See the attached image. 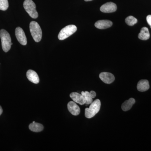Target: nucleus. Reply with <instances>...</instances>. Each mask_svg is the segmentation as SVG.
I'll use <instances>...</instances> for the list:
<instances>
[{
	"label": "nucleus",
	"instance_id": "7",
	"mask_svg": "<svg viewBox=\"0 0 151 151\" xmlns=\"http://www.w3.org/2000/svg\"><path fill=\"white\" fill-rule=\"evenodd\" d=\"M117 8L116 4L113 2H108L101 6L100 10L103 13H109L116 12Z\"/></svg>",
	"mask_w": 151,
	"mask_h": 151
},
{
	"label": "nucleus",
	"instance_id": "17",
	"mask_svg": "<svg viewBox=\"0 0 151 151\" xmlns=\"http://www.w3.org/2000/svg\"><path fill=\"white\" fill-rule=\"evenodd\" d=\"M81 94L83 95L85 100V104L86 106L88 105L91 104L93 102V98L90 96L89 92L87 91L85 92H81Z\"/></svg>",
	"mask_w": 151,
	"mask_h": 151
},
{
	"label": "nucleus",
	"instance_id": "23",
	"mask_svg": "<svg viewBox=\"0 0 151 151\" xmlns=\"http://www.w3.org/2000/svg\"><path fill=\"white\" fill-rule=\"evenodd\" d=\"M85 1H92V0H84Z\"/></svg>",
	"mask_w": 151,
	"mask_h": 151
},
{
	"label": "nucleus",
	"instance_id": "6",
	"mask_svg": "<svg viewBox=\"0 0 151 151\" xmlns=\"http://www.w3.org/2000/svg\"><path fill=\"white\" fill-rule=\"evenodd\" d=\"M15 35L17 39L21 44L23 45H26L27 39L24 31L22 28L18 27L16 29Z\"/></svg>",
	"mask_w": 151,
	"mask_h": 151
},
{
	"label": "nucleus",
	"instance_id": "15",
	"mask_svg": "<svg viewBox=\"0 0 151 151\" xmlns=\"http://www.w3.org/2000/svg\"><path fill=\"white\" fill-rule=\"evenodd\" d=\"M135 100L133 98H130L129 100H126L122 105V110L124 111H129L135 104Z\"/></svg>",
	"mask_w": 151,
	"mask_h": 151
},
{
	"label": "nucleus",
	"instance_id": "21",
	"mask_svg": "<svg viewBox=\"0 0 151 151\" xmlns=\"http://www.w3.org/2000/svg\"><path fill=\"white\" fill-rule=\"evenodd\" d=\"M89 94H90V96H91V97H92V98H95V97H96V92H94V91H91V92H89Z\"/></svg>",
	"mask_w": 151,
	"mask_h": 151
},
{
	"label": "nucleus",
	"instance_id": "11",
	"mask_svg": "<svg viewBox=\"0 0 151 151\" xmlns=\"http://www.w3.org/2000/svg\"><path fill=\"white\" fill-rule=\"evenodd\" d=\"M70 97L76 103H78L80 105L85 104V100L84 97L81 94L77 92H72L70 94Z\"/></svg>",
	"mask_w": 151,
	"mask_h": 151
},
{
	"label": "nucleus",
	"instance_id": "12",
	"mask_svg": "<svg viewBox=\"0 0 151 151\" xmlns=\"http://www.w3.org/2000/svg\"><path fill=\"white\" fill-rule=\"evenodd\" d=\"M27 77L31 82L37 84L40 81V78L37 73L34 70H29L27 72Z\"/></svg>",
	"mask_w": 151,
	"mask_h": 151
},
{
	"label": "nucleus",
	"instance_id": "8",
	"mask_svg": "<svg viewBox=\"0 0 151 151\" xmlns=\"http://www.w3.org/2000/svg\"><path fill=\"white\" fill-rule=\"evenodd\" d=\"M99 76L101 80L106 84H111L115 80L114 76L108 72H102L100 73Z\"/></svg>",
	"mask_w": 151,
	"mask_h": 151
},
{
	"label": "nucleus",
	"instance_id": "20",
	"mask_svg": "<svg viewBox=\"0 0 151 151\" xmlns=\"http://www.w3.org/2000/svg\"><path fill=\"white\" fill-rule=\"evenodd\" d=\"M147 21L148 24L150 26L151 28V15H149L147 16Z\"/></svg>",
	"mask_w": 151,
	"mask_h": 151
},
{
	"label": "nucleus",
	"instance_id": "1",
	"mask_svg": "<svg viewBox=\"0 0 151 151\" xmlns=\"http://www.w3.org/2000/svg\"><path fill=\"white\" fill-rule=\"evenodd\" d=\"M0 37L3 50L5 52H8L10 50L11 46L13 45L9 34L6 30L1 29L0 31Z\"/></svg>",
	"mask_w": 151,
	"mask_h": 151
},
{
	"label": "nucleus",
	"instance_id": "16",
	"mask_svg": "<svg viewBox=\"0 0 151 151\" xmlns=\"http://www.w3.org/2000/svg\"><path fill=\"white\" fill-rule=\"evenodd\" d=\"M44 127L42 124L35 123L33 122L29 125V129L31 131L35 132H41L43 129Z\"/></svg>",
	"mask_w": 151,
	"mask_h": 151
},
{
	"label": "nucleus",
	"instance_id": "19",
	"mask_svg": "<svg viewBox=\"0 0 151 151\" xmlns=\"http://www.w3.org/2000/svg\"><path fill=\"white\" fill-rule=\"evenodd\" d=\"M9 2L8 0H0V10L6 11L9 7Z\"/></svg>",
	"mask_w": 151,
	"mask_h": 151
},
{
	"label": "nucleus",
	"instance_id": "2",
	"mask_svg": "<svg viewBox=\"0 0 151 151\" xmlns=\"http://www.w3.org/2000/svg\"><path fill=\"white\" fill-rule=\"evenodd\" d=\"M101 107V102L100 100L97 99L92 102L89 108L85 110V116L87 119H91L94 117L100 111Z\"/></svg>",
	"mask_w": 151,
	"mask_h": 151
},
{
	"label": "nucleus",
	"instance_id": "9",
	"mask_svg": "<svg viewBox=\"0 0 151 151\" xmlns=\"http://www.w3.org/2000/svg\"><path fill=\"white\" fill-rule=\"evenodd\" d=\"M68 109L72 115L73 116H78L80 113V109L74 101H70L67 105Z\"/></svg>",
	"mask_w": 151,
	"mask_h": 151
},
{
	"label": "nucleus",
	"instance_id": "4",
	"mask_svg": "<svg viewBox=\"0 0 151 151\" xmlns=\"http://www.w3.org/2000/svg\"><path fill=\"white\" fill-rule=\"evenodd\" d=\"M24 7L32 18L36 19L38 17V14L36 9V5L32 0H25L23 4Z\"/></svg>",
	"mask_w": 151,
	"mask_h": 151
},
{
	"label": "nucleus",
	"instance_id": "5",
	"mask_svg": "<svg viewBox=\"0 0 151 151\" xmlns=\"http://www.w3.org/2000/svg\"><path fill=\"white\" fill-rule=\"evenodd\" d=\"M77 30V27L74 25H69L63 28L60 32L58 35L59 40H64L73 35Z\"/></svg>",
	"mask_w": 151,
	"mask_h": 151
},
{
	"label": "nucleus",
	"instance_id": "13",
	"mask_svg": "<svg viewBox=\"0 0 151 151\" xmlns=\"http://www.w3.org/2000/svg\"><path fill=\"white\" fill-rule=\"evenodd\" d=\"M137 88L138 91L143 92L147 91L150 88V84L148 81L143 79L139 81L138 83Z\"/></svg>",
	"mask_w": 151,
	"mask_h": 151
},
{
	"label": "nucleus",
	"instance_id": "10",
	"mask_svg": "<svg viewBox=\"0 0 151 151\" xmlns=\"http://www.w3.org/2000/svg\"><path fill=\"white\" fill-rule=\"evenodd\" d=\"M113 25V22L108 20H102L97 21L95 23V27L99 29H106L111 27Z\"/></svg>",
	"mask_w": 151,
	"mask_h": 151
},
{
	"label": "nucleus",
	"instance_id": "14",
	"mask_svg": "<svg viewBox=\"0 0 151 151\" xmlns=\"http://www.w3.org/2000/svg\"><path fill=\"white\" fill-rule=\"evenodd\" d=\"M138 37L142 40H147L150 37V34L148 28L144 27L141 29L140 32L139 33Z\"/></svg>",
	"mask_w": 151,
	"mask_h": 151
},
{
	"label": "nucleus",
	"instance_id": "22",
	"mask_svg": "<svg viewBox=\"0 0 151 151\" xmlns=\"http://www.w3.org/2000/svg\"><path fill=\"white\" fill-rule=\"evenodd\" d=\"M3 113V109L1 106H0V116L1 115L2 113Z\"/></svg>",
	"mask_w": 151,
	"mask_h": 151
},
{
	"label": "nucleus",
	"instance_id": "18",
	"mask_svg": "<svg viewBox=\"0 0 151 151\" xmlns=\"http://www.w3.org/2000/svg\"><path fill=\"white\" fill-rule=\"evenodd\" d=\"M137 19L134 17L132 16L127 17L125 19V22L128 25L131 26H134V25L137 23Z\"/></svg>",
	"mask_w": 151,
	"mask_h": 151
},
{
	"label": "nucleus",
	"instance_id": "3",
	"mask_svg": "<svg viewBox=\"0 0 151 151\" xmlns=\"http://www.w3.org/2000/svg\"><path fill=\"white\" fill-rule=\"evenodd\" d=\"M29 29L33 38L36 42H40L42 37V32L38 23L35 21L31 22L29 24Z\"/></svg>",
	"mask_w": 151,
	"mask_h": 151
}]
</instances>
